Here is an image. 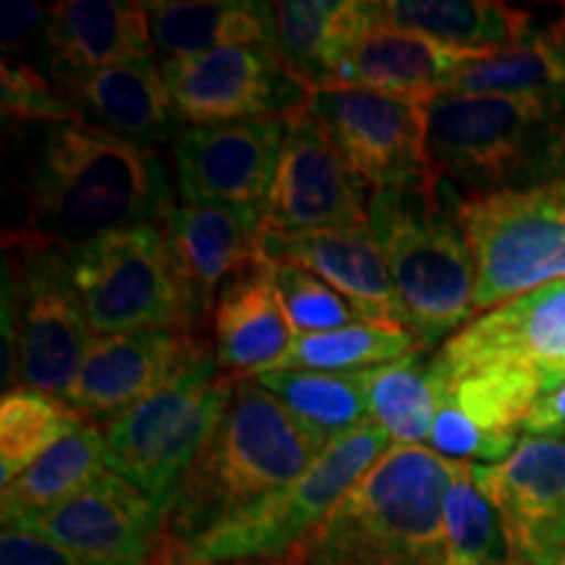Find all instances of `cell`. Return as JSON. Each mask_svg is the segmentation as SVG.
Segmentation results:
<instances>
[{
    "label": "cell",
    "instance_id": "obj_1",
    "mask_svg": "<svg viewBox=\"0 0 565 565\" xmlns=\"http://www.w3.org/2000/svg\"><path fill=\"white\" fill-rule=\"evenodd\" d=\"M24 134L13 173L17 221L3 246L74 252L108 231L162 225L173 189L154 147L84 121L13 126Z\"/></svg>",
    "mask_w": 565,
    "mask_h": 565
},
{
    "label": "cell",
    "instance_id": "obj_2",
    "mask_svg": "<svg viewBox=\"0 0 565 565\" xmlns=\"http://www.w3.org/2000/svg\"><path fill=\"white\" fill-rule=\"evenodd\" d=\"M328 445L252 377L236 380L221 422L162 511L150 565H192L215 536L291 487Z\"/></svg>",
    "mask_w": 565,
    "mask_h": 565
},
{
    "label": "cell",
    "instance_id": "obj_3",
    "mask_svg": "<svg viewBox=\"0 0 565 565\" xmlns=\"http://www.w3.org/2000/svg\"><path fill=\"white\" fill-rule=\"evenodd\" d=\"M456 469L424 445H391L275 565H443V503Z\"/></svg>",
    "mask_w": 565,
    "mask_h": 565
},
{
    "label": "cell",
    "instance_id": "obj_4",
    "mask_svg": "<svg viewBox=\"0 0 565 565\" xmlns=\"http://www.w3.org/2000/svg\"><path fill=\"white\" fill-rule=\"evenodd\" d=\"M433 175L461 200L565 175V95H456L429 100Z\"/></svg>",
    "mask_w": 565,
    "mask_h": 565
},
{
    "label": "cell",
    "instance_id": "obj_5",
    "mask_svg": "<svg viewBox=\"0 0 565 565\" xmlns=\"http://www.w3.org/2000/svg\"><path fill=\"white\" fill-rule=\"evenodd\" d=\"M366 225L385 254L406 330L419 349L443 345L475 320V254L445 183L372 192Z\"/></svg>",
    "mask_w": 565,
    "mask_h": 565
},
{
    "label": "cell",
    "instance_id": "obj_6",
    "mask_svg": "<svg viewBox=\"0 0 565 565\" xmlns=\"http://www.w3.org/2000/svg\"><path fill=\"white\" fill-rule=\"evenodd\" d=\"M66 254L71 286L92 335L200 333L207 324L162 225L108 231Z\"/></svg>",
    "mask_w": 565,
    "mask_h": 565
},
{
    "label": "cell",
    "instance_id": "obj_7",
    "mask_svg": "<svg viewBox=\"0 0 565 565\" xmlns=\"http://www.w3.org/2000/svg\"><path fill=\"white\" fill-rule=\"evenodd\" d=\"M3 385L66 401L92 343L68 254L3 246Z\"/></svg>",
    "mask_w": 565,
    "mask_h": 565
},
{
    "label": "cell",
    "instance_id": "obj_8",
    "mask_svg": "<svg viewBox=\"0 0 565 565\" xmlns=\"http://www.w3.org/2000/svg\"><path fill=\"white\" fill-rule=\"evenodd\" d=\"M238 377L217 370L215 356L194 366L129 414L105 424V461L113 475L162 513L228 406Z\"/></svg>",
    "mask_w": 565,
    "mask_h": 565
},
{
    "label": "cell",
    "instance_id": "obj_9",
    "mask_svg": "<svg viewBox=\"0 0 565 565\" xmlns=\"http://www.w3.org/2000/svg\"><path fill=\"white\" fill-rule=\"evenodd\" d=\"M456 217L475 254L477 309L490 312L565 280V175L515 192L456 196Z\"/></svg>",
    "mask_w": 565,
    "mask_h": 565
},
{
    "label": "cell",
    "instance_id": "obj_10",
    "mask_svg": "<svg viewBox=\"0 0 565 565\" xmlns=\"http://www.w3.org/2000/svg\"><path fill=\"white\" fill-rule=\"evenodd\" d=\"M393 437L380 424H364L335 440L273 503L228 529L196 553L192 565L275 563L286 557L391 450Z\"/></svg>",
    "mask_w": 565,
    "mask_h": 565
},
{
    "label": "cell",
    "instance_id": "obj_11",
    "mask_svg": "<svg viewBox=\"0 0 565 565\" xmlns=\"http://www.w3.org/2000/svg\"><path fill=\"white\" fill-rule=\"evenodd\" d=\"M160 71L181 124L189 126L288 121L312 95L278 47L265 45L166 58Z\"/></svg>",
    "mask_w": 565,
    "mask_h": 565
},
{
    "label": "cell",
    "instance_id": "obj_12",
    "mask_svg": "<svg viewBox=\"0 0 565 565\" xmlns=\"http://www.w3.org/2000/svg\"><path fill=\"white\" fill-rule=\"evenodd\" d=\"M307 110L372 192L435 179L427 152L429 103L370 89H317Z\"/></svg>",
    "mask_w": 565,
    "mask_h": 565
},
{
    "label": "cell",
    "instance_id": "obj_13",
    "mask_svg": "<svg viewBox=\"0 0 565 565\" xmlns=\"http://www.w3.org/2000/svg\"><path fill=\"white\" fill-rule=\"evenodd\" d=\"M437 377L508 370L542 380L545 395L565 383V280L513 296L479 315L433 353Z\"/></svg>",
    "mask_w": 565,
    "mask_h": 565
},
{
    "label": "cell",
    "instance_id": "obj_14",
    "mask_svg": "<svg viewBox=\"0 0 565 565\" xmlns=\"http://www.w3.org/2000/svg\"><path fill=\"white\" fill-rule=\"evenodd\" d=\"M370 200L372 189L351 171L309 110L288 118L263 231L359 228L370 217Z\"/></svg>",
    "mask_w": 565,
    "mask_h": 565
},
{
    "label": "cell",
    "instance_id": "obj_15",
    "mask_svg": "<svg viewBox=\"0 0 565 565\" xmlns=\"http://www.w3.org/2000/svg\"><path fill=\"white\" fill-rule=\"evenodd\" d=\"M471 477L503 524L511 561L557 565L565 555V437L524 435L500 463H471Z\"/></svg>",
    "mask_w": 565,
    "mask_h": 565
},
{
    "label": "cell",
    "instance_id": "obj_16",
    "mask_svg": "<svg viewBox=\"0 0 565 565\" xmlns=\"http://www.w3.org/2000/svg\"><path fill=\"white\" fill-rule=\"evenodd\" d=\"M210 356L215 349L204 333L95 335L66 404L92 424H110Z\"/></svg>",
    "mask_w": 565,
    "mask_h": 565
},
{
    "label": "cell",
    "instance_id": "obj_17",
    "mask_svg": "<svg viewBox=\"0 0 565 565\" xmlns=\"http://www.w3.org/2000/svg\"><path fill=\"white\" fill-rule=\"evenodd\" d=\"M286 139V121L186 126L173 139L175 189L183 204L265 210Z\"/></svg>",
    "mask_w": 565,
    "mask_h": 565
},
{
    "label": "cell",
    "instance_id": "obj_18",
    "mask_svg": "<svg viewBox=\"0 0 565 565\" xmlns=\"http://www.w3.org/2000/svg\"><path fill=\"white\" fill-rule=\"evenodd\" d=\"M162 513L108 469L87 490L26 526L89 563L150 565Z\"/></svg>",
    "mask_w": 565,
    "mask_h": 565
},
{
    "label": "cell",
    "instance_id": "obj_19",
    "mask_svg": "<svg viewBox=\"0 0 565 565\" xmlns=\"http://www.w3.org/2000/svg\"><path fill=\"white\" fill-rule=\"evenodd\" d=\"M267 263L299 265L333 286L366 322L406 328L387 259L370 225L273 233L263 231Z\"/></svg>",
    "mask_w": 565,
    "mask_h": 565
},
{
    "label": "cell",
    "instance_id": "obj_20",
    "mask_svg": "<svg viewBox=\"0 0 565 565\" xmlns=\"http://www.w3.org/2000/svg\"><path fill=\"white\" fill-rule=\"evenodd\" d=\"M183 280L212 317L217 296L228 280L263 257V212L221 204H175L162 223Z\"/></svg>",
    "mask_w": 565,
    "mask_h": 565
},
{
    "label": "cell",
    "instance_id": "obj_21",
    "mask_svg": "<svg viewBox=\"0 0 565 565\" xmlns=\"http://www.w3.org/2000/svg\"><path fill=\"white\" fill-rule=\"evenodd\" d=\"M154 53L145 3L63 0L47 6L45 68L51 79L82 71L150 63Z\"/></svg>",
    "mask_w": 565,
    "mask_h": 565
},
{
    "label": "cell",
    "instance_id": "obj_22",
    "mask_svg": "<svg viewBox=\"0 0 565 565\" xmlns=\"http://www.w3.org/2000/svg\"><path fill=\"white\" fill-rule=\"evenodd\" d=\"M487 53L377 24L353 47L324 89H370L429 103L443 95L458 71Z\"/></svg>",
    "mask_w": 565,
    "mask_h": 565
},
{
    "label": "cell",
    "instance_id": "obj_23",
    "mask_svg": "<svg viewBox=\"0 0 565 565\" xmlns=\"http://www.w3.org/2000/svg\"><path fill=\"white\" fill-rule=\"evenodd\" d=\"M74 105L79 121L154 147L179 137V113L154 61L134 66H113L53 79Z\"/></svg>",
    "mask_w": 565,
    "mask_h": 565
},
{
    "label": "cell",
    "instance_id": "obj_24",
    "mask_svg": "<svg viewBox=\"0 0 565 565\" xmlns=\"http://www.w3.org/2000/svg\"><path fill=\"white\" fill-rule=\"evenodd\" d=\"M294 335L267 259L225 282L212 312V349L223 374L244 380L275 370Z\"/></svg>",
    "mask_w": 565,
    "mask_h": 565
},
{
    "label": "cell",
    "instance_id": "obj_25",
    "mask_svg": "<svg viewBox=\"0 0 565 565\" xmlns=\"http://www.w3.org/2000/svg\"><path fill=\"white\" fill-rule=\"evenodd\" d=\"M275 47L317 92L377 26L374 3L364 0H286L273 3Z\"/></svg>",
    "mask_w": 565,
    "mask_h": 565
},
{
    "label": "cell",
    "instance_id": "obj_26",
    "mask_svg": "<svg viewBox=\"0 0 565 565\" xmlns=\"http://www.w3.org/2000/svg\"><path fill=\"white\" fill-rule=\"evenodd\" d=\"M150 17L154 51L166 58H189L225 47H275L273 3L257 0H152Z\"/></svg>",
    "mask_w": 565,
    "mask_h": 565
},
{
    "label": "cell",
    "instance_id": "obj_27",
    "mask_svg": "<svg viewBox=\"0 0 565 565\" xmlns=\"http://www.w3.org/2000/svg\"><path fill=\"white\" fill-rule=\"evenodd\" d=\"M380 26L416 32L469 51H498L532 34L536 17L498 0H380Z\"/></svg>",
    "mask_w": 565,
    "mask_h": 565
},
{
    "label": "cell",
    "instance_id": "obj_28",
    "mask_svg": "<svg viewBox=\"0 0 565 565\" xmlns=\"http://www.w3.org/2000/svg\"><path fill=\"white\" fill-rule=\"evenodd\" d=\"M105 471V433L92 422L82 424L3 487V529L32 526L42 515L87 490Z\"/></svg>",
    "mask_w": 565,
    "mask_h": 565
},
{
    "label": "cell",
    "instance_id": "obj_29",
    "mask_svg": "<svg viewBox=\"0 0 565 565\" xmlns=\"http://www.w3.org/2000/svg\"><path fill=\"white\" fill-rule=\"evenodd\" d=\"M445 92L456 95H565V6L515 45L463 66Z\"/></svg>",
    "mask_w": 565,
    "mask_h": 565
},
{
    "label": "cell",
    "instance_id": "obj_30",
    "mask_svg": "<svg viewBox=\"0 0 565 565\" xmlns=\"http://www.w3.org/2000/svg\"><path fill=\"white\" fill-rule=\"evenodd\" d=\"M252 380L328 440L372 422L364 372L270 370Z\"/></svg>",
    "mask_w": 565,
    "mask_h": 565
},
{
    "label": "cell",
    "instance_id": "obj_31",
    "mask_svg": "<svg viewBox=\"0 0 565 565\" xmlns=\"http://www.w3.org/2000/svg\"><path fill=\"white\" fill-rule=\"evenodd\" d=\"M427 349H414L398 362L364 372L372 422L387 429L393 445L427 443L435 424L437 398L429 377Z\"/></svg>",
    "mask_w": 565,
    "mask_h": 565
},
{
    "label": "cell",
    "instance_id": "obj_32",
    "mask_svg": "<svg viewBox=\"0 0 565 565\" xmlns=\"http://www.w3.org/2000/svg\"><path fill=\"white\" fill-rule=\"evenodd\" d=\"M414 349L419 345L406 328L364 320L349 328L330 330V333L294 335L291 349L275 370L366 372L398 362Z\"/></svg>",
    "mask_w": 565,
    "mask_h": 565
},
{
    "label": "cell",
    "instance_id": "obj_33",
    "mask_svg": "<svg viewBox=\"0 0 565 565\" xmlns=\"http://www.w3.org/2000/svg\"><path fill=\"white\" fill-rule=\"evenodd\" d=\"M87 419L66 401L38 391H6L0 401V479L11 484L55 443Z\"/></svg>",
    "mask_w": 565,
    "mask_h": 565
},
{
    "label": "cell",
    "instance_id": "obj_34",
    "mask_svg": "<svg viewBox=\"0 0 565 565\" xmlns=\"http://www.w3.org/2000/svg\"><path fill=\"white\" fill-rule=\"evenodd\" d=\"M445 561L443 565H505L511 550L487 494L471 477V463L458 461V469L443 503Z\"/></svg>",
    "mask_w": 565,
    "mask_h": 565
},
{
    "label": "cell",
    "instance_id": "obj_35",
    "mask_svg": "<svg viewBox=\"0 0 565 565\" xmlns=\"http://www.w3.org/2000/svg\"><path fill=\"white\" fill-rule=\"evenodd\" d=\"M270 270L296 335L330 333V330L364 322V317L351 307V301L343 299L320 275L288 263H270Z\"/></svg>",
    "mask_w": 565,
    "mask_h": 565
},
{
    "label": "cell",
    "instance_id": "obj_36",
    "mask_svg": "<svg viewBox=\"0 0 565 565\" xmlns=\"http://www.w3.org/2000/svg\"><path fill=\"white\" fill-rule=\"evenodd\" d=\"M0 105L11 126L79 121L63 89L38 66L3 58L0 63Z\"/></svg>",
    "mask_w": 565,
    "mask_h": 565
},
{
    "label": "cell",
    "instance_id": "obj_37",
    "mask_svg": "<svg viewBox=\"0 0 565 565\" xmlns=\"http://www.w3.org/2000/svg\"><path fill=\"white\" fill-rule=\"evenodd\" d=\"M3 58L32 63V53L45 63V19L47 9L26 0H6L3 3Z\"/></svg>",
    "mask_w": 565,
    "mask_h": 565
},
{
    "label": "cell",
    "instance_id": "obj_38",
    "mask_svg": "<svg viewBox=\"0 0 565 565\" xmlns=\"http://www.w3.org/2000/svg\"><path fill=\"white\" fill-rule=\"evenodd\" d=\"M0 565H103L76 557L53 542L26 529H3L0 536Z\"/></svg>",
    "mask_w": 565,
    "mask_h": 565
},
{
    "label": "cell",
    "instance_id": "obj_39",
    "mask_svg": "<svg viewBox=\"0 0 565 565\" xmlns=\"http://www.w3.org/2000/svg\"><path fill=\"white\" fill-rule=\"evenodd\" d=\"M521 429L532 437H565V383L536 401Z\"/></svg>",
    "mask_w": 565,
    "mask_h": 565
},
{
    "label": "cell",
    "instance_id": "obj_40",
    "mask_svg": "<svg viewBox=\"0 0 565 565\" xmlns=\"http://www.w3.org/2000/svg\"><path fill=\"white\" fill-rule=\"evenodd\" d=\"M244 565H275V563H244Z\"/></svg>",
    "mask_w": 565,
    "mask_h": 565
},
{
    "label": "cell",
    "instance_id": "obj_41",
    "mask_svg": "<svg viewBox=\"0 0 565 565\" xmlns=\"http://www.w3.org/2000/svg\"><path fill=\"white\" fill-rule=\"evenodd\" d=\"M505 565H524V563H515V561H511V563H505Z\"/></svg>",
    "mask_w": 565,
    "mask_h": 565
},
{
    "label": "cell",
    "instance_id": "obj_42",
    "mask_svg": "<svg viewBox=\"0 0 565 565\" xmlns=\"http://www.w3.org/2000/svg\"><path fill=\"white\" fill-rule=\"evenodd\" d=\"M557 565H565V555H563V557H561V563H557Z\"/></svg>",
    "mask_w": 565,
    "mask_h": 565
}]
</instances>
